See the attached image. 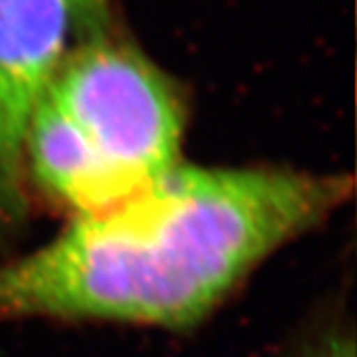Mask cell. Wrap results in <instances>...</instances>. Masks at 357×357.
I'll list each match as a JSON object with an SVG mask.
<instances>
[{
  "mask_svg": "<svg viewBox=\"0 0 357 357\" xmlns=\"http://www.w3.org/2000/svg\"><path fill=\"white\" fill-rule=\"evenodd\" d=\"M351 189L347 175L178 163L0 266V318L189 328Z\"/></svg>",
  "mask_w": 357,
  "mask_h": 357,
  "instance_id": "obj_1",
  "label": "cell"
},
{
  "mask_svg": "<svg viewBox=\"0 0 357 357\" xmlns=\"http://www.w3.org/2000/svg\"><path fill=\"white\" fill-rule=\"evenodd\" d=\"M48 93L129 192L181 163L177 93L133 50L89 38L66 54Z\"/></svg>",
  "mask_w": 357,
  "mask_h": 357,
  "instance_id": "obj_2",
  "label": "cell"
},
{
  "mask_svg": "<svg viewBox=\"0 0 357 357\" xmlns=\"http://www.w3.org/2000/svg\"><path fill=\"white\" fill-rule=\"evenodd\" d=\"M68 0H0V232L26 218L28 123L66 56Z\"/></svg>",
  "mask_w": 357,
  "mask_h": 357,
  "instance_id": "obj_3",
  "label": "cell"
},
{
  "mask_svg": "<svg viewBox=\"0 0 357 357\" xmlns=\"http://www.w3.org/2000/svg\"><path fill=\"white\" fill-rule=\"evenodd\" d=\"M24 161L40 187L74 211V217L107 208L133 195L48 91L28 123Z\"/></svg>",
  "mask_w": 357,
  "mask_h": 357,
  "instance_id": "obj_4",
  "label": "cell"
},
{
  "mask_svg": "<svg viewBox=\"0 0 357 357\" xmlns=\"http://www.w3.org/2000/svg\"><path fill=\"white\" fill-rule=\"evenodd\" d=\"M68 4L72 10V24L79 32L89 34V38L100 36L107 13V0H68Z\"/></svg>",
  "mask_w": 357,
  "mask_h": 357,
  "instance_id": "obj_5",
  "label": "cell"
},
{
  "mask_svg": "<svg viewBox=\"0 0 357 357\" xmlns=\"http://www.w3.org/2000/svg\"><path fill=\"white\" fill-rule=\"evenodd\" d=\"M354 333L330 332L321 335L304 357H356Z\"/></svg>",
  "mask_w": 357,
  "mask_h": 357,
  "instance_id": "obj_6",
  "label": "cell"
}]
</instances>
